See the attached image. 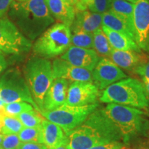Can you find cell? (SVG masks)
Listing matches in <instances>:
<instances>
[{
    "instance_id": "obj_1",
    "label": "cell",
    "mask_w": 149,
    "mask_h": 149,
    "mask_svg": "<svg viewBox=\"0 0 149 149\" xmlns=\"http://www.w3.org/2000/svg\"><path fill=\"white\" fill-rule=\"evenodd\" d=\"M66 136L68 149H89L97 145L123 140L120 129L104 113L103 108L95 110L81 126Z\"/></svg>"
},
{
    "instance_id": "obj_2",
    "label": "cell",
    "mask_w": 149,
    "mask_h": 149,
    "mask_svg": "<svg viewBox=\"0 0 149 149\" xmlns=\"http://www.w3.org/2000/svg\"><path fill=\"white\" fill-rule=\"evenodd\" d=\"M8 17L31 41L36 40L55 23L46 0H13Z\"/></svg>"
},
{
    "instance_id": "obj_3",
    "label": "cell",
    "mask_w": 149,
    "mask_h": 149,
    "mask_svg": "<svg viewBox=\"0 0 149 149\" xmlns=\"http://www.w3.org/2000/svg\"><path fill=\"white\" fill-rule=\"evenodd\" d=\"M103 111L107 116L118 127L124 143L136 135H146L149 122L141 110L125 105L110 103Z\"/></svg>"
},
{
    "instance_id": "obj_4",
    "label": "cell",
    "mask_w": 149,
    "mask_h": 149,
    "mask_svg": "<svg viewBox=\"0 0 149 149\" xmlns=\"http://www.w3.org/2000/svg\"><path fill=\"white\" fill-rule=\"evenodd\" d=\"M103 103H114L145 109L149 106L142 82L134 78H125L112 84L100 96Z\"/></svg>"
},
{
    "instance_id": "obj_5",
    "label": "cell",
    "mask_w": 149,
    "mask_h": 149,
    "mask_svg": "<svg viewBox=\"0 0 149 149\" xmlns=\"http://www.w3.org/2000/svg\"><path fill=\"white\" fill-rule=\"evenodd\" d=\"M24 74L33 100L42 111L44 97L54 80L51 62L48 59L33 56L24 66Z\"/></svg>"
},
{
    "instance_id": "obj_6",
    "label": "cell",
    "mask_w": 149,
    "mask_h": 149,
    "mask_svg": "<svg viewBox=\"0 0 149 149\" xmlns=\"http://www.w3.org/2000/svg\"><path fill=\"white\" fill-rule=\"evenodd\" d=\"M71 35L70 26L59 22L54 24L35 41L33 53L45 59L62 55L70 46Z\"/></svg>"
},
{
    "instance_id": "obj_7",
    "label": "cell",
    "mask_w": 149,
    "mask_h": 149,
    "mask_svg": "<svg viewBox=\"0 0 149 149\" xmlns=\"http://www.w3.org/2000/svg\"><path fill=\"white\" fill-rule=\"evenodd\" d=\"M99 107L97 102L86 106H68L64 104L53 111H41V115L62 128L67 135L81 126L88 117Z\"/></svg>"
},
{
    "instance_id": "obj_8",
    "label": "cell",
    "mask_w": 149,
    "mask_h": 149,
    "mask_svg": "<svg viewBox=\"0 0 149 149\" xmlns=\"http://www.w3.org/2000/svg\"><path fill=\"white\" fill-rule=\"evenodd\" d=\"M0 100L5 104L24 102L40 110L33 100L25 78L17 68H10L0 77Z\"/></svg>"
},
{
    "instance_id": "obj_9",
    "label": "cell",
    "mask_w": 149,
    "mask_h": 149,
    "mask_svg": "<svg viewBox=\"0 0 149 149\" xmlns=\"http://www.w3.org/2000/svg\"><path fill=\"white\" fill-rule=\"evenodd\" d=\"M32 47V42L22 34L8 17L0 18V51L6 54L27 53Z\"/></svg>"
},
{
    "instance_id": "obj_10",
    "label": "cell",
    "mask_w": 149,
    "mask_h": 149,
    "mask_svg": "<svg viewBox=\"0 0 149 149\" xmlns=\"http://www.w3.org/2000/svg\"><path fill=\"white\" fill-rule=\"evenodd\" d=\"M91 73L93 84L99 90H104L112 84L127 78V75L120 67L107 57L99 59Z\"/></svg>"
},
{
    "instance_id": "obj_11",
    "label": "cell",
    "mask_w": 149,
    "mask_h": 149,
    "mask_svg": "<svg viewBox=\"0 0 149 149\" xmlns=\"http://www.w3.org/2000/svg\"><path fill=\"white\" fill-rule=\"evenodd\" d=\"M133 31L136 44L145 51L149 41V0L134 3Z\"/></svg>"
},
{
    "instance_id": "obj_12",
    "label": "cell",
    "mask_w": 149,
    "mask_h": 149,
    "mask_svg": "<svg viewBox=\"0 0 149 149\" xmlns=\"http://www.w3.org/2000/svg\"><path fill=\"white\" fill-rule=\"evenodd\" d=\"M100 96V90L93 83L74 81L68 86L65 104L79 107L89 105L96 103Z\"/></svg>"
},
{
    "instance_id": "obj_13",
    "label": "cell",
    "mask_w": 149,
    "mask_h": 149,
    "mask_svg": "<svg viewBox=\"0 0 149 149\" xmlns=\"http://www.w3.org/2000/svg\"><path fill=\"white\" fill-rule=\"evenodd\" d=\"M52 68L54 79L62 78L70 82L88 81L93 83L91 71L74 66L61 58H57L53 61Z\"/></svg>"
},
{
    "instance_id": "obj_14",
    "label": "cell",
    "mask_w": 149,
    "mask_h": 149,
    "mask_svg": "<svg viewBox=\"0 0 149 149\" xmlns=\"http://www.w3.org/2000/svg\"><path fill=\"white\" fill-rule=\"evenodd\" d=\"M60 58L74 66L84 68L91 72L93 71L100 59L94 50L73 46H70Z\"/></svg>"
},
{
    "instance_id": "obj_15",
    "label": "cell",
    "mask_w": 149,
    "mask_h": 149,
    "mask_svg": "<svg viewBox=\"0 0 149 149\" xmlns=\"http://www.w3.org/2000/svg\"><path fill=\"white\" fill-rule=\"evenodd\" d=\"M68 81L62 78H56L46 92L43 102V111H53L66 103Z\"/></svg>"
},
{
    "instance_id": "obj_16",
    "label": "cell",
    "mask_w": 149,
    "mask_h": 149,
    "mask_svg": "<svg viewBox=\"0 0 149 149\" xmlns=\"http://www.w3.org/2000/svg\"><path fill=\"white\" fill-rule=\"evenodd\" d=\"M102 26V14L91 12L90 10H76L74 19L72 22L71 33L82 31L93 33Z\"/></svg>"
},
{
    "instance_id": "obj_17",
    "label": "cell",
    "mask_w": 149,
    "mask_h": 149,
    "mask_svg": "<svg viewBox=\"0 0 149 149\" xmlns=\"http://www.w3.org/2000/svg\"><path fill=\"white\" fill-rule=\"evenodd\" d=\"M109 58L120 68L130 70H133L135 67L148 61L147 57L141 53L115 49L112 50Z\"/></svg>"
},
{
    "instance_id": "obj_18",
    "label": "cell",
    "mask_w": 149,
    "mask_h": 149,
    "mask_svg": "<svg viewBox=\"0 0 149 149\" xmlns=\"http://www.w3.org/2000/svg\"><path fill=\"white\" fill-rule=\"evenodd\" d=\"M50 13L55 19L71 26L75 17V8L73 6L61 0H46Z\"/></svg>"
},
{
    "instance_id": "obj_19",
    "label": "cell",
    "mask_w": 149,
    "mask_h": 149,
    "mask_svg": "<svg viewBox=\"0 0 149 149\" xmlns=\"http://www.w3.org/2000/svg\"><path fill=\"white\" fill-rule=\"evenodd\" d=\"M102 29L107 36L110 44L113 49L120 51H133L137 53H141L140 48L135 41L129 37L113 31L104 26H102Z\"/></svg>"
},
{
    "instance_id": "obj_20",
    "label": "cell",
    "mask_w": 149,
    "mask_h": 149,
    "mask_svg": "<svg viewBox=\"0 0 149 149\" xmlns=\"http://www.w3.org/2000/svg\"><path fill=\"white\" fill-rule=\"evenodd\" d=\"M43 142L48 148H54L66 139V135L60 126L44 120L42 122Z\"/></svg>"
},
{
    "instance_id": "obj_21",
    "label": "cell",
    "mask_w": 149,
    "mask_h": 149,
    "mask_svg": "<svg viewBox=\"0 0 149 149\" xmlns=\"http://www.w3.org/2000/svg\"><path fill=\"white\" fill-rule=\"evenodd\" d=\"M102 26L125 35L135 41L133 33L127 24L111 10L102 14Z\"/></svg>"
},
{
    "instance_id": "obj_22",
    "label": "cell",
    "mask_w": 149,
    "mask_h": 149,
    "mask_svg": "<svg viewBox=\"0 0 149 149\" xmlns=\"http://www.w3.org/2000/svg\"><path fill=\"white\" fill-rule=\"evenodd\" d=\"M134 3L126 0H113L111 10L124 20L134 35L133 31Z\"/></svg>"
},
{
    "instance_id": "obj_23",
    "label": "cell",
    "mask_w": 149,
    "mask_h": 149,
    "mask_svg": "<svg viewBox=\"0 0 149 149\" xmlns=\"http://www.w3.org/2000/svg\"><path fill=\"white\" fill-rule=\"evenodd\" d=\"M93 48L97 55L102 56L103 57H109L112 50V47L109 39L102 28L97 29L93 32Z\"/></svg>"
},
{
    "instance_id": "obj_24",
    "label": "cell",
    "mask_w": 149,
    "mask_h": 149,
    "mask_svg": "<svg viewBox=\"0 0 149 149\" xmlns=\"http://www.w3.org/2000/svg\"><path fill=\"white\" fill-rule=\"evenodd\" d=\"M14 117L18 119L24 127L29 128L40 127L42 126V122L44 120L43 117L39 114V112L35 110L31 111L23 112L15 115Z\"/></svg>"
},
{
    "instance_id": "obj_25",
    "label": "cell",
    "mask_w": 149,
    "mask_h": 149,
    "mask_svg": "<svg viewBox=\"0 0 149 149\" xmlns=\"http://www.w3.org/2000/svg\"><path fill=\"white\" fill-rule=\"evenodd\" d=\"M24 127L18 119L5 114L1 120V133L3 135H17Z\"/></svg>"
},
{
    "instance_id": "obj_26",
    "label": "cell",
    "mask_w": 149,
    "mask_h": 149,
    "mask_svg": "<svg viewBox=\"0 0 149 149\" xmlns=\"http://www.w3.org/2000/svg\"><path fill=\"white\" fill-rule=\"evenodd\" d=\"M21 142H43L42 126L40 127H24L17 134Z\"/></svg>"
},
{
    "instance_id": "obj_27",
    "label": "cell",
    "mask_w": 149,
    "mask_h": 149,
    "mask_svg": "<svg viewBox=\"0 0 149 149\" xmlns=\"http://www.w3.org/2000/svg\"><path fill=\"white\" fill-rule=\"evenodd\" d=\"M70 46L93 49V34L91 33H86L82 31L72 33L70 40Z\"/></svg>"
},
{
    "instance_id": "obj_28",
    "label": "cell",
    "mask_w": 149,
    "mask_h": 149,
    "mask_svg": "<svg viewBox=\"0 0 149 149\" xmlns=\"http://www.w3.org/2000/svg\"><path fill=\"white\" fill-rule=\"evenodd\" d=\"M34 109V107L31 104L24 102H13V103L6 104L3 106L5 114L12 117H15L23 112L31 111Z\"/></svg>"
},
{
    "instance_id": "obj_29",
    "label": "cell",
    "mask_w": 149,
    "mask_h": 149,
    "mask_svg": "<svg viewBox=\"0 0 149 149\" xmlns=\"http://www.w3.org/2000/svg\"><path fill=\"white\" fill-rule=\"evenodd\" d=\"M113 0H90L87 8L91 12L103 14L111 10Z\"/></svg>"
},
{
    "instance_id": "obj_30",
    "label": "cell",
    "mask_w": 149,
    "mask_h": 149,
    "mask_svg": "<svg viewBox=\"0 0 149 149\" xmlns=\"http://www.w3.org/2000/svg\"><path fill=\"white\" fill-rule=\"evenodd\" d=\"M20 141L17 135H3V138L0 144V149H17Z\"/></svg>"
},
{
    "instance_id": "obj_31",
    "label": "cell",
    "mask_w": 149,
    "mask_h": 149,
    "mask_svg": "<svg viewBox=\"0 0 149 149\" xmlns=\"http://www.w3.org/2000/svg\"><path fill=\"white\" fill-rule=\"evenodd\" d=\"M133 71L138 75L141 76V78L149 80V61L135 67Z\"/></svg>"
},
{
    "instance_id": "obj_32",
    "label": "cell",
    "mask_w": 149,
    "mask_h": 149,
    "mask_svg": "<svg viewBox=\"0 0 149 149\" xmlns=\"http://www.w3.org/2000/svg\"><path fill=\"white\" fill-rule=\"evenodd\" d=\"M124 148V145L121 141H112L100 145H97L89 149H122Z\"/></svg>"
},
{
    "instance_id": "obj_33",
    "label": "cell",
    "mask_w": 149,
    "mask_h": 149,
    "mask_svg": "<svg viewBox=\"0 0 149 149\" xmlns=\"http://www.w3.org/2000/svg\"><path fill=\"white\" fill-rule=\"evenodd\" d=\"M17 149H48V147L42 143L21 142Z\"/></svg>"
},
{
    "instance_id": "obj_34",
    "label": "cell",
    "mask_w": 149,
    "mask_h": 149,
    "mask_svg": "<svg viewBox=\"0 0 149 149\" xmlns=\"http://www.w3.org/2000/svg\"><path fill=\"white\" fill-rule=\"evenodd\" d=\"M12 1L13 0H0V18L6 15Z\"/></svg>"
},
{
    "instance_id": "obj_35",
    "label": "cell",
    "mask_w": 149,
    "mask_h": 149,
    "mask_svg": "<svg viewBox=\"0 0 149 149\" xmlns=\"http://www.w3.org/2000/svg\"><path fill=\"white\" fill-rule=\"evenodd\" d=\"M90 0H78L77 5L75 6V11L76 10H86L87 6Z\"/></svg>"
},
{
    "instance_id": "obj_36",
    "label": "cell",
    "mask_w": 149,
    "mask_h": 149,
    "mask_svg": "<svg viewBox=\"0 0 149 149\" xmlns=\"http://www.w3.org/2000/svg\"><path fill=\"white\" fill-rule=\"evenodd\" d=\"M7 67V61L2 52L0 51V74L4 71Z\"/></svg>"
},
{
    "instance_id": "obj_37",
    "label": "cell",
    "mask_w": 149,
    "mask_h": 149,
    "mask_svg": "<svg viewBox=\"0 0 149 149\" xmlns=\"http://www.w3.org/2000/svg\"><path fill=\"white\" fill-rule=\"evenodd\" d=\"M142 84L143 86H144L147 99H148V100L149 101V80L144 79V78H142Z\"/></svg>"
},
{
    "instance_id": "obj_38",
    "label": "cell",
    "mask_w": 149,
    "mask_h": 149,
    "mask_svg": "<svg viewBox=\"0 0 149 149\" xmlns=\"http://www.w3.org/2000/svg\"><path fill=\"white\" fill-rule=\"evenodd\" d=\"M66 140H67V137H66V139H65L64 141H63V142H61L60 144H59L58 146H56L55 149H68V148H67V146H66Z\"/></svg>"
},
{
    "instance_id": "obj_39",
    "label": "cell",
    "mask_w": 149,
    "mask_h": 149,
    "mask_svg": "<svg viewBox=\"0 0 149 149\" xmlns=\"http://www.w3.org/2000/svg\"><path fill=\"white\" fill-rule=\"evenodd\" d=\"M61 1H64V2L69 3V4L73 6L75 8L76 6L77 5L78 3V0H61Z\"/></svg>"
},
{
    "instance_id": "obj_40",
    "label": "cell",
    "mask_w": 149,
    "mask_h": 149,
    "mask_svg": "<svg viewBox=\"0 0 149 149\" xmlns=\"http://www.w3.org/2000/svg\"><path fill=\"white\" fill-rule=\"evenodd\" d=\"M136 149H148V147L144 146V145H140V146H137Z\"/></svg>"
},
{
    "instance_id": "obj_41",
    "label": "cell",
    "mask_w": 149,
    "mask_h": 149,
    "mask_svg": "<svg viewBox=\"0 0 149 149\" xmlns=\"http://www.w3.org/2000/svg\"><path fill=\"white\" fill-rule=\"evenodd\" d=\"M5 105V104L3 103V102L1 101V100H0V109H2V108L3 107V106Z\"/></svg>"
},
{
    "instance_id": "obj_42",
    "label": "cell",
    "mask_w": 149,
    "mask_h": 149,
    "mask_svg": "<svg viewBox=\"0 0 149 149\" xmlns=\"http://www.w3.org/2000/svg\"><path fill=\"white\" fill-rule=\"evenodd\" d=\"M126 1H129V2H130V3H135V2H137V1H138V0H126Z\"/></svg>"
},
{
    "instance_id": "obj_43",
    "label": "cell",
    "mask_w": 149,
    "mask_h": 149,
    "mask_svg": "<svg viewBox=\"0 0 149 149\" xmlns=\"http://www.w3.org/2000/svg\"><path fill=\"white\" fill-rule=\"evenodd\" d=\"M145 51H146V52H148V53H149V41H148V44H147L146 49H145Z\"/></svg>"
},
{
    "instance_id": "obj_44",
    "label": "cell",
    "mask_w": 149,
    "mask_h": 149,
    "mask_svg": "<svg viewBox=\"0 0 149 149\" xmlns=\"http://www.w3.org/2000/svg\"><path fill=\"white\" fill-rule=\"evenodd\" d=\"M15 1H26V0H15Z\"/></svg>"
},
{
    "instance_id": "obj_45",
    "label": "cell",
    "mask_w": 149,
    "mask_h": 149,
    "mask_svg": "<svg viewBox=\"0 0 149 149\" xmlns=\"http://www.w3.org/2000/svg\"><path fill=\"white\" fill-rule=\"evenodd\" d=\"M48 149H55V148H48Z\"/></svg>"
},
{
    "instance_id": "obj_46",
    "label": "cell",
    "mask_w": 149,
    "mask_h": 149,
    "mask_svg": "<svg viewBox=\"0 0 149 149\" xmlns=\"http://www.w3.org/2000/svg\"><path fill=\"white\" fill-rule=\"evenodd\" d=\"M122 149H125V147H124V148H122Z\"/></svg>"
}]
</instances>
